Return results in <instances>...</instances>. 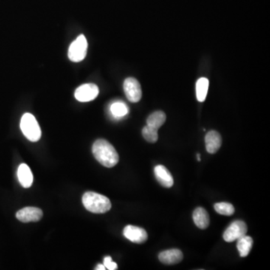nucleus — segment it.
Listing matches in <instances>:
<instances>
[{"instance_id":"f257e3e1","label":"nucleus","mask_w":270,"mask_h":270,"mask_svg":"<svg viewBox=\"0 0 270 270\" xmlns=\"http://www.w3.org/2000/svg\"><path fill=\"white\" fill-rule=\"evenodd\" d=\"M93 153L96 159L106 167H114L119 162V157L112 144L104 139L97 140L93 144Z\"/></svg>"},{"instance_id":"f03ea898","label":"nucleus","mask_w":270,"mask_h":270,"mask_svg":"<svg viewBox=\"0 0 270 270\" xmlns=\"http://www.w3.org/2000/svg\"><path fill=\"white\" fill-rule=\"evenodd\" d=\"M82 202L86 209L96 214L105 213L111 210L112 206L109 198L93 192H86L83 195Z\"/></svg>"},{"instance_id":"7ed1b4c3","label":"nucleus","mask_w":270,"mask_h":270,"mask_svg":"<svg viewBox=\"0 0 270 270\" xmlns=\"http://www.w3.org/2000/svg\"><path fill=\"white\" fill-rule=\"evenodd\" d=\"M21 131L24 136L32 142H36L41 138V131L36 119L31 113L23 114L21 120Z\"/></svg>"},{"instance_id":"20e7f679","label":"nucleus","mask_w":270,"mask_h":270,"mask_svg":"<svg viewBox=\"0 0 270 270\" xmlns=\"http://www.w3.org/2000/svg\"><path fill=\"white\" fill-rule=\"evenodd\" d=\"M88 43L86 37L79 35L75 41H73L68 50V58L71 61L78 63L84 60L87 53Z\"/></svg>"},{"instance_id":"39448f33","label":"nucleus","mask_w":270,"mask_h":270,"mask_svg":"<svg viewBox=\"0 0 270 270\" xmlns=\"http://www.w3.org/2000/svg\"><path fill=\"white\" fill-rule=\"evenodd\" d=\"M248 228L246 223L243 221H235L224 231L223 238L228 243H232L246 235Z\"/></svg>"},{"instance_id":"423d86ee","label":"nucleus","mask_w":270,"mask_h":270,"mask_svg":"<svg viewBox=\"0 0 270 270\" xmlns=\"http://www.w3.org/2000/svg\"><path fill=\"white\" fill-rule=\"evenodd\" d=\"M124 91L127 99L132 102L137 103L142 97V90L141 84L134 77H128L125 79L123 84Z\"/></svg>"},{"instance_id":"0eeeda50","label":"nucleus","mask_w":270,"mask_h":270,"mask_svg":"<svg viewBox=\"0 0 270 270\" xmlns=\"http://www.w3.org/2000/svg\"><path fill=\"white\" fill-rule=\"evenodd\" d=\"M99 94V89L94 83L81 85L76 89L74 96L79 102H88L94 100Z\"/></svg>"},{"instance_id":"6e6552de","label":"nucleus","mask_w":270,"mask_h":270,"mask_svg":"<svg viewBox=\"0 0 270 270\" xmlns=\"http://www.w3.org/2000/svg\"><path fill=\"white\" fill-rule=\"evenodd\" d=\"M43 217V212L41 209L37 207L23 208L16 214V218L23 223L37 222Z\"/></svg>"},{"instance_id":"1a4fd4ad","label":"nucleus","mask_w":270,"mask_h":270,"mask_svg":"<svg viewBox=\"0 0 270 270\" xmlns=\"http://www.w3.org/2000/svg\"><path fill=\"white\" fill-rule=\"evenodd\" d=\"M123 235L130 241L138 244H142L148 240L147 231L134 225H127L124 228Z\"/></svg>"},{"instance_id":"9d476101","label":"nucleus","mask_w":270,"mask_h":270,"mask_svg":"<svg viewBox=\"0 0 270 270\" xmlns=\"http://www.w3.org/2000/svg\"><path fill=\"white\" fill-rule=\"evenodd\" d=\"M158 259L164 264H177L183 260V254L180 250L173 248V249L166 250L160 253Z\"/></svg>"},{"instance_id":"9b49d317","label":"nucleus","mask_w":270,"mask_h":270,"mask_svg":"<svg viewBox=\"0 0 270 270\" xmlns=\"http://www.w3.org/2000/svg\"><path fill=\"white\" fill-rule=\"evenodd\" d=\"M206 151L210 154H215L221 148L222 144L221 134L216 131H210L205 137Z\"/></svg>"},{"instance_id":"f8f14e48","label":"nucleus","mask_w":270,"mask_h":270,"mask_svg":"<svg viewBox=\"0 0 270 270\" xmlns=\"http://www.w3.org/2000/svg\"><path fill=\"white\" fill-rule=\"evenodd\" d=\"M155 175L158 183L163 187L170 189L173 186V178L171 173L164 165H157L155 167Z\"/></svg>"},{"instance_id":"ddd939ff","label":"nucleus","mask_w":270,"mask_h":270,"mask_svg":"<svg viewBox=\"0 0 270 270\" xmlns=\"http://www.w3.org/2000/svg\"><path fill=\"white\" fill-rule=\"evenodd\" d=\"M18 177L20 183L23 188H30L33 183V175L29 166L26 164H21L18 167Z\"/></svg>"},{"instance_id":"4468645a","label":"nucleus","mask_w":270,"mask_h":270,"mask_svg":"<svg viewBox=\"0 0 270 270\" xmlns=\"http://www.w3.org/2000/svg\"><path fill=\"white\" fill-rule=\"evenodd\" d=\"M193 220L195 225L200 229H206L209 225V215L203 207H198L193 212Z\"/></svg>"},{"instance_id":"2eb2a0df","label":"nucleus","mask_w":270,"mask_h":270,"mask_svg":"<svg viewBox=\"0 0 270 270\" xmlns=\"http://www.w3.org/2000/svg\"><path fill=\"white\" fill-rule=\"evenodd\" d=\"M166 121V114L163 111H156L149 116L147 119V125L158 130Z\"/></svg>"},{"instance_id":"dca6fc26","label":"nucleus","mask_w":270,"mask_h":270,"mask_svg":"<svg viewBox=\"0 0 270 270\" xmlns=\"http://www.w3.org/2000/svg\"><path fill=\"white\" fill-rule=\"evenodd\" d=\"M253 246V240L251 237L243 236L241 238L237 240V247L242 257L248 255Z\"/></svg>"},{"instance_id":"f3484780","label":"nucleus","mask_w":270,"mask_h":270,"mask_svg":"<svg viewBox=\"0 0 270 270\" xmlns=\"http://www.w3.org/2000/svg\"><path fill=\"white\" fill-rule=\"evenodd\" d=\"M209 89V80L206 77L198 79L196 83V96L198 102H204Z\"/></svg>"},{"instance_id":"a211bd4d","label":"nucleus","mask_w":270,"mask_h":270,"mask_svg":"<svg viewBox=\"0 0 270 270\" xmlns=\"http://www.w3.org/2000/svg\"><path fill=\"white\" fill-rule=\"evenodd\" d=\"M110 111L114 117L121 118L128 114V108L124 102H115L110 107Z\"/></svg>"},{"instance_id":"6ab92c4d","label":"nucleus","mask_w":270,"mask_h":270,"mask_svg":"<svg viewBox=\"0 0 270 270\" xmlns=\"http://www.w3.org/2000/svg\"><path fill=\"white\" fill-rule=\"evenodd\" d=\"M214 208H215V210L218 214L227 215V216L232 215L234 213V212H235V209H234V206L229 203H215Z\"/></svg>"},{"instance_id":"aec40b11","label":"nucleus","mask_w":270,"mask_h":270,"mask_svg":"<svg viewBox=\"0 0 270 270\" xmlns=\"http://www.w3.org/2000/svg\"><path fill=\"white\" fill-rule=\"evenodd\" d=\"M142 134L144 139L148 141L149 143L154 144L158 139V130L155 128H151V127L146 125L142 130Z\"/></svg>"},{"instance_id":"412c9836","label":"nucleus","mask_w":270,"mask_h":270,"mask_svg":"<svg viewBox=\"0 0 270 270\" xmlns=\"http://www.w3.org/2000/svg\"><path fill=\"white\" fill-rule=\"evenodd\" d=\"M104 265H105L106 269L109 270H115L118 269L117 264L115 262L113 261L112 258L110 256L105 257L104 259Z\"/></svg>"},{"instance_id":"4be33fe9","label":"nucleus","mask_w":270,"mask_h":270,"mask_svg":"<svg viewBox=\"0 0 270 270\" xmlns=\"http://www.w3.org/2000/svg\"><path fill=\"white\" fill-rule=\"evenodd\" d=\"M96 270H105L106 267H105V265L104 264H99L96 266Z\"/></svg>"},{"instance_id":"5701e85b","label":"nucleus","mask_w":270,"mask_h":270,"mask_svg":"<svg viewBox=\"0 0 270 270\" xmlns=\"http://www.w3.org/2000/svg\"><path fill=\"white\" fill-rule=\"evenodd\" d=\"M197 158H198V161H201V155L197 154Z\"/></svg>"}]
</instances>
